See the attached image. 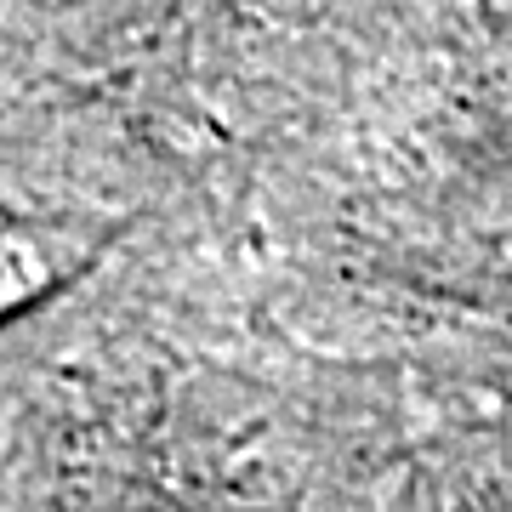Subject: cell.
I'll return each instance as SVG.
<instances>
[{
	"mask_svg": "<svg viewBox=\"0 0 512 512\" xmlns=\"http://www.w3.org/2000/svg\"><path fill=\"white\" fill-rule=\"evenodd\" d=\"M92 251L97 239L74 234L69 222L0 205V325L57 296L92 262Z\"/></svg>",
	"mask_w": 512,
	"mask_h": 512,
	"instance_id": "6da1fadb",
	"label": "cell"
}]
</instances>
